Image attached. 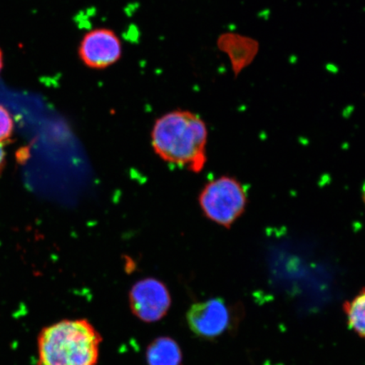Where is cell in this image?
Wrapping results in <instances>:
<instances>
[{"mask_svg":"<svg viewBox=\"0 0 365 365\" xmlns=\"http://www.w3.org/2000/svg\"><path fill=\"white\" fill-rule=\"evenodd\" d=\"M130 307L137 318L145 322H155L166 316L171 305V297L165 284L148 277L131 287Z\"/></svg>","mask_w":365,"mask_h":365,"instance_id":"8992f818","label":"cell"},{"mask_svg":"<svg viewBox=\"0 0 365 365\" xmlns=\"http://www.w3.org/2000/svg\"><path fill=\"white\" fill-rule=\"evenodd\" d=\"M207 137L202 118L181 109L158 118L150 134L154 152L160 158L195 173L207 164Z\"/></svg>","mask_w":365,"mask_h":365,"instance_id":"6da1fadb","label":"cell"},{"mask_svg":"<svg viewBox=\"0 0 365 365\" xmlns=\"http://www.w3.org/2000/svg\"><path fill=\"white\" fill-rule=\"evenodd\" d=\"M147 361L148 365H181L180 346L170 337H159L149 345Z\"/></svg>","mask_w":365,"mask_h":365,"instance_id":"ba28073f","label":"cell"},{"mask_svg":"<svg viewBox=\"0 0 365 365\" xmlns=\"http://www.w3.org/2000/svg\"><path fill=\"white\" fill-rule=\"evenodd\" d=\"M234 312L225 300L210 299L191 305L186 314L191 331L204 339H215L234 325Z\"/></svg>","mask_w":365,"mask_h":365,"instance_id":"277c9868","label":"cell"},{"mask_svg":"<svg viewBox=\"0 0 365 365\" xmlns=\"http://www.w3.org/2000/svg\"><path fill=\"white\" fill-rule=\"evenodd\" d=\"M217 47L227 54L235 77L248 68L257 57L259 44L257 40L238 34H225L219 36Z\"/></svg>","mask_w":365,"mask_h":365,"instance_id":"52a82bcc","label":"cell"},{"mask_svg":"<svg viewBox=\"0 0 365 365\" xmlns=\"http://www.w3.org/2000/svg\"><path fill=\"white\" fill-rule=\"evenodd\" d=\"M3 68V54L1 50H0V72H1Z\"/></svg>","mask_w":365,"mask_h":365,"instance_id":"7c38bea8","label":"cell"},{"mask_svg":"<svg viewBox=\"0 0 365 365\" xmlns=\"http://www.w3.org/2000/svg\"><path fill=\"white\" fill-rule=\"evenodd\" d=\"M4 158H6V153H4L2 143H0V171L2 170L4 164Z\"/></svg>","mask_w":365,"mask_h":365,"instance_id":"8fae6325","label":"cell"},{"mask_svg":"<svg viewBox=\"0 0 365 365\" xmlns=\"http://www.w3.org/2000/svg\"><path fill=\"white\" fill-rule=\"evenodd\" d=\"M363 197H364V204H365V186H364V195H363Z\"/></svg>","mask_w":365,"mask_h":365,"instance_id":"4fadbf2b","label":"cell"},{"mask_svg":"<svg viewBox=\"0 0 365 365\" xmlns=\"http://www.w3.org/2000/svg\"><path fill=\"white\" fill-rule=\"evenodd\" d=\"M203 215L230 230L247 208V190L235 177L222 175L203 187L198 197Z\"/></svg>","mask_w":365,"mask_h":365,"instance_id":"3957f363","label":"cell"},{"mask_svg":"<svg viewBox=\"0 0 365 365\" xmlns=\"http://www.w3.org/2000/svg\"><path fill=\"white\" fill-rule=\"evenodd\" d=\"M13 130L14 122L11 113L0 105V143L10 138Z\"/></svg>","mask_w":365,"mask_h":365,"instance_id":"30bf717a","label":"cell"},{"mask_svg":"<svg viewBox=\"0 0 365 365\" xmlns=\"http://www.w3.org/2000/svg\"><path fill=\"white\" fill-rule=\"evenodd\" d=\"M102 336L88 319H63L38 337V365H96Z\"/></svg>","mask_w":365,"mask_h":365,"instance_id":"7a4b0ae2","label":"cell"},{"mask_svg":"<svg viewBox=\"0 0 365 365\" xmlns=\"http://www.w3.org/2000/svg\"><path fill=\"white\" fill-rule=\"evenodd\" d=\"M344 312L350 329L365 340V289L345 302Z\"/></svg>","mask_w":365,"mask_h":365,"instance_id":"9c48e42d","label":"cell"},{"mask_svg":"<svg viewBox=\"0 0 365 365\" xmlns=\"http://www.w3.org/2000/svg\"><path fill=\"white\" fill-rule=\"evenodd\" d=\"M122 43L115 31L105 27L91 30L82 38L78 54L84 66L101 71L111 67L122 56Z\"/></svg>","mask_w":365,"mask_h":365,"instance_id":"5b68a950","label":"cell"}]
</instances>
